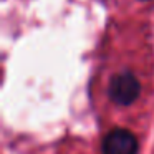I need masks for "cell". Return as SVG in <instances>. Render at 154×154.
Instances as JSON below:
<instances>
[{
	"label": "cell",
	"mask_w": 154,
	"mask_h": 154,
	"mask_svg": "<svg viewBox=\"0 0 154 154\" xmlns=\"http://www.w3.org/2000/svg\"><path fill=\"white\" fill-rule=\"evenodd\" d=\"M141 2H147V0H141Z\"/></svg>",
	"instance_id": "cell-3"
},
{
	"label": "cell",
	"mask_w": 154,
	"mask_h": 154,
	"mask_svg": "<svg viewBox=\"0 0 154 154\" xmlns=\"http://www.w3.org/2000/svg\"><path fill=\"white\" fill-rule=\"evenodd\" d=\"M106 93L118 106H131L141 96V81L133 71L123 70L109 78Z\"/></svg>",
	"instance_id": "cell-1"
},
{
	"label": "cell",
	"mask_w": 154,
	"mask_h": 154,
	"mask_svg": "<svg viewBox=\"0 0 154 154\" xmlns=\"http://www.w3.org/2000/svg\"><path fill=\"white\" fill-rule=\"evenodd\" d=\"M139 141L126 128H113L101 141V154H137Z\"/></svg>",
	"instance_id": "cell-2"
}]
</instances>
